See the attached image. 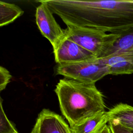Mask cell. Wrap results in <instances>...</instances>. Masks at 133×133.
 Masks as SVG:
<instances>
[{
  "label": "cell",
  "instance_id": "1",
  "mask_svg": "<svg viewBox=\"0 0 133 133\" xmlns=\"http://www.w3.org/2000/svg\"><path fill=\"white\" fill-rule=\"evenodd\" d=\"M67 25L123 35L133 30V0H42Z\"/></svg>",
  "mask_w": 133,
  "mask_h": 133
},
{
  "label": "cell",
  "instance_id": "2",
  "mask_svg": "<svg viewBox=\"0 0 133 133\" xmlns=\"http://www.w3.org/2000/svg\"><path fill=\"white\" fill-rule=\"evenodd\" d=\"M55 92L61 113L70 127L105 112L103 95L95 83L64 78L59 80Z\"/></svg>",
  "mask_w": 133,
  "mask_h": 133
},
{
  "label": "cell",
  "instance_id": "3",
  "mask_svg": "<svg viewBox=\"0 0 133 133\" xmlns=\"http://www.w3.org/2000/svg\"><path fill=\"white\" fill-rule=\"evenodd\" d=\"M65 36L91 53L96 58L107 55L122 35L106 33L87 27L67 26Z\"/></svg>",
  "mask_w": 133,
  "mask_h": 133
},
{
  "label": "cell",
  "instance_id": "4",
  "mask_svg": "<svg viewBox=\"0 0 133 133\" xmlns=\"http://www.w3.org/2000/svg\"><path fill=\"white\" fill-rule=\"evenodd\" d=\"M57 74L77 81L96 83L104 76L110 75L109 68L101 58L76 63L57 64Z\"/></svg>",
  "mask_w": 133,
  "mask_h": 133
},
{
  "label": "cell",
  "instance_id": "5",
  "mask_svg": "<svg viewBox=\"0 0 133 133\" xmlns=\"http://www.w3.org/2000/svg\"><path fill=\"white\" fill-rule=\"evenodd\" d=\"M35 12L36 24L41 34L51 43L52 47L65 36V29L61 28L57 23L48 6L41 1Z\"/></svg>",
  "mask_w": 133,
  "mask_h": 133
},
{
  "label": "cell",
  "instance_id": "6",
  "mask_svg": "<svg viewBox=\"0 0 133 133\" xmlns=\"http://www.w3.org/2000/svg\"><path fill=\"white\" fill-rule=\"evenodd\" d=\"M53 49L58 64L76 63L98 58L66 36Z\"/></svg>",
  "mask_w": 133,
  "mask_h": 133
},
{
  "label": "cell",
  "instance_id": "7",
  "mask_svg": "<svg viewBox=\"0 0 133 133\" xmlns=\"http://www.w3.org/2000/svg\"><path fill=\"white\" fill-rule=\"evenodd\" d=\"M33 129L34 133H72L62 116L47 109L39 113Z\"/></svg>",
  "mask_w": 133,
  "mask_h": 133
},
{
  "label": "cell",
  "instance_id": "8",
  "mask_svg": "<svg viewBox=\"0 0 133 133\" xmlns=\"http://www.w3.org/2000/svg\"><path fill=\"white\" fill-rule=\"evenodd\" d=\"M100 58L109 68L110 75L133 73V48L115 51Z\"/></svg>",
  "mask_w": 133,
  "mask_h": 133
},
{
  "label": "cell",
  "instance_id": "9",
  "mask_svg": "<svg viewBox=\"0 0 133 133\" xmlns=\"http://www.w3.org/2000/svg\"><path fill=\"white\" fill-rule=\"evenodd\" d=\"M108 121L113 120L123 126L133 130V107L119 103L106 112Z\"/></svg>",
  "mask_w": 133,
  "mask_h": 133
},
{
  "label": "cell",
  "instance_id": "10",
  "mask_svg": "<svg viewBox=\"0 0 133 133\" xmlns=\"http://www.w3.org/2000/svg\"><path fill=\"white\" fill-rule=\"evenodd\" d=\"M108 123L105 111L95 115L81 124L70 128L72 133H99Z\"/></svg>",
  "mask_w": 133,
  "mask_h": 133
},
{
  "label": "cell",
  "instance_id": "11",
  "mask_svg": "<svg viewBox=\"0 0 133 133\" xmlns=\"http://www.w3.org/2000/svg\"><path fill=\"white\" fill-rule=\"evenodd\" d=\"M23 14L17 5L0 1V27L12 23Z\"/></svg>",
  "mask_w": 133,
  "mask_h": 133
},
{
  "label": "cell",
  "instance_id": "12",
  "mask_svg": "<svg viewBox=\"0 0 133 133\" xmlns=\"http://www.w3.org/2000/svg\"><path fill=\"white\" fill-rule=\"evenodd\" d=\"M131 48H133V30L122 35L108 55L115 51Z\"/></svg>",
  "mask_w": 133,
  "mask_h": 133
},
{
  "label": "cell",
  "instance_id": "13",
  "mask_svg": "<svg viewBox=\"0 0 133 133\" xmlns=\"http://www.w3.org/2000/svg\"><path fill=\"white\" fill-rule=\"evenodd\" d=\"M17 130L7 117L3 107V99L0 95V133H14Z\"/></svg>",
  "mask_w": 133,
  "mask_h": 133
},
{
  "label": "cell",
  "instance_id": "14",
  "mask_svg": "<svg viewBox=\"0 0 133 133\" xmlns=\"http://www.w3.org/2000/svg\"><path fill=\"white\" fill-rule=\"evenodd\" d=\"M11 78V75L8 70L0 66V92L6 87Z\"/></svg>",
  "mask_w": 133,
  "mask_h": 133
},
{
  "label": "cell",
  "instance_id": "15",
  "mask_svg": "<svg viewBox=\"0 0 133 133\" xmlns=\"http://www.w3.org/2000/svg\"><path fill=\"white\" fill-rule=\"evenodd\" d=\"M108 123L111 133H133V130L128 129L114 121L109 120Z\"/></svg>",
  "mask_w": 133,
  "mask_h": 133
},
{
  "label": "cell",
  "instance_id": "16",
  "mask_svg": "<svg viewBox=\"0 0 133 133\" xmlns=\"http://www.w3.org/2000/svg\"><path fill=\"white\" fill-rule=\"evenodd\" d=\"M99 133H111L108 125H106Z\"/></svg>",
  "mask_w": 133,
  "mask_h": 133
},
{
  "label": "cell",
  "instance_id": "17",
  "mask_svg": "<svg viewBox=\"0 0 133 133\" xmlns=\"http://www.w3.org/2000/svg\"><path fill=\"white\" fill-rule=\"evenodd\" d=\"M14 133H19L18 131L17 132H14ZM30 133H34V131L33 130V129H32V131H31V132Z\"/></svg>",
  "mask_w": 133,
  "mask_h": 133
}]
</instances>
